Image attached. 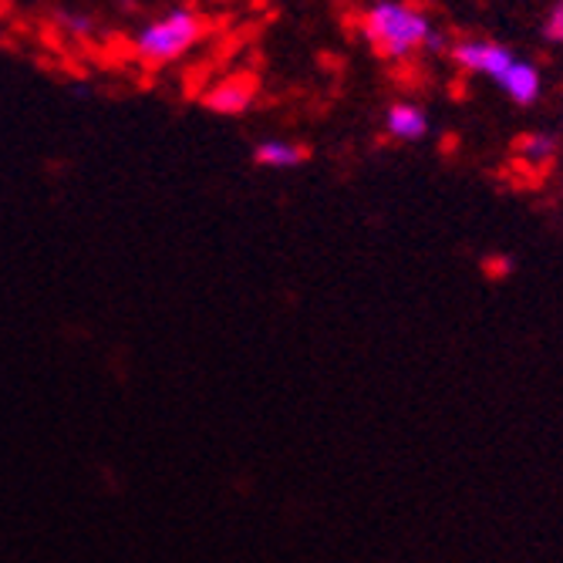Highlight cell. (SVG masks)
<instances>
[{"label":"cell","mask_w":563,"mask_h":563,"mask_svg":"<svg viewBox=\"0 0 563 563\" xmlns=\"http://www.w3.org/2000/svg\"><path fill=\"white\" fill-rule=\"evenodd\" d=\"M55 24H58L65 34H71V37H88V34L95 31V21H91L88 14H78V11H58V14H55Z\"/></svg>","instance_id":"9"},{"label":"cell","mask_w":563,"mask_h":563,"mask_svg":"<svg viewBox=\"0 0 563 563\" xmlns=\"http://www.w3.org/2000/svg\"><path fill=\"white\" fill-rule=\"evenodd\" d=\"M543 34L553 44H563V0H553V8L543 18Z\"/></svg>","instance_id":"10"},{"label":"cell","mask_w":563,"mask_h":563,"mask_svg":"<svg viewBox=\"0 0 563 563\" xmlns=\"http://www.w3.org/2000/svg\"><path fill=\"white\" fill-rule=\"evenodd\" d=\"M357 34L382 62H408L416 51L432 47L435 37L429 14L416 4H405V0H375L357 18Z\"/></svg>","instance_id":"1"},{"label":"cell","mask_w":563,"mask_h":563,"mask_svg":"<svg viewBox=\"0 0 563 563\" xmlns=\"http://www.w3.org/2000/svg\"><path fill=\"white\" fill-rule=\"evenodd\" d=\"M250 159L261 169H297L311 159V148L300 142H290V139H264L253 145Z\"/></svg>","instance_id":"6"},{"label":"cell","mask_w":563,"mask_h":563,"mask_svg":"<svg viewBox=\"0 0 563 563\" xmlns=\"http://www.w3.org/2000/svg\"><path fill=\"white\" fill-rule=\"evenodd\" d=\"M449 58L455 62V68H463L470 75H486L493 81H499L509 65L517 62L514 47H506L499 41H489V37H466V41H455L449 47Z\"/></svg>","instance_id":"4"},{"label":"cell","mask_w":563,"mask_h":563,"mask_svg":"<svg viewBox=\"0 0 563 563\" xmlns=\"http://www.w3.org/2000/svg\"><path fill=\"white\" fill-rule=\"evenodd\" d=\"M517 159L530 169H547L556 159V139L550 132H527L517 142Z\"/></svg>","instance_id":"8"},{"label":"cell","mask_w":563,"mask_h":563,"mask_svg":"<svg viewBox=\"0 0 563 563\" xmlns=\"http://www.w3.org/2000/svg\"><path fill=\"white\" fill-rule=\"evenodd\" d=\"M257 98H261V78L253 71H233L202 91V109L223 119H236L257 106Z\"/></svg>","instance_id":"3"},{"label":"cell","mask_w":563,"mask_h":563,"mask_svg":"<svg viewBox=\"0 0 563 563\" xmlns=\"http://www.w3.org/2000/svg\"><path fill=\"white\" fill-rule=\"evenodd\" d=\"M210 21L192 8H169L166 14L145 21L135 37L132 51L145 68H166L183 62L189 51L207 37Z\"/></svg>","instance_id":"2"},{"label":"cell","mask_w":563,"mask_h":563,"mask_svg":"<svg viewBox=\"0 0 563 563\" xmlns=\"http://www.w3.org/2000/svg\"><path fill=\"white\" fill-rule=\"evenodd\" d=\"M503 91H506V98L514 101V106H520V109H530V106H537V98H540V91H543V78H540V71H537V65H530V62H514L509 65V71L496 81Z\"/></svg>","instance_id":"7"},{"label":"cell","mask_w":563,"mask_h":563,"mask_svg":"<svg viewBox=\"0 0 563 563\" xmlns=\"http://www.w3.org/2000/svg\"><path fill=\"white\" fill-rule=\"evenodd\" d=\"M385 132L395 142H422L429 135V115L419 101H391L385 112Z\"/></svg>","instance_id":"5"}]
</instances>
